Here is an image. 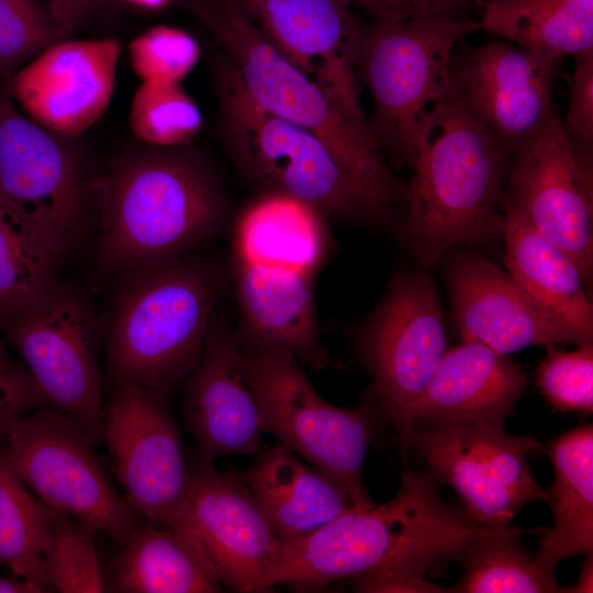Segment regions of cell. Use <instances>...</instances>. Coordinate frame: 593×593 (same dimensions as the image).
<instances>
[{"instance_id": "1", "label": "cell", "mask_w": 593, "mask_h": 593, "mask_svg": "<svg viewBox=\"0 0 593 593\" xmlns=\"http://www.w3.org/2000/svg\"><path fill=\"white\" fill-rule=\"evenodd\" d=\"M491 528L449 506L434 477L406 472L389 502L353 506L312 534L283 544L260 592L278 584L322 589L400 564L430 569L465 550Z\"/></svg>"}, {"instance_id": "2", "label": "cell", "mask_w": 593, "mask_h": 593, "mask_svg": "<svg viewBox=\"0 0 593 593\" xmlns=\"http://www.w3.org/2000/svg\"><path fill=\"white\" fill-rule=\"evenodd\" d=\"M322 213L292 195L267 191L242 213L232 254L236 294L254 354L287 349L322 368L314 278L326 254Z\"/></svg>"}, {"instance_id": "3", "label": "cell", "mask_w": 593, "mask_h": 593, "mask_svg": "<svg viewBox=\"0 0 593 593\" xmlns=\"http://www.w3.org/2000/svg\"><path fill=\"white\" fill-rule=\"evenodd\" d=\"M511 158L449 87L422 126L407 193L405 234L422 265L434 266L457 244L503 233Z\"/></svg>"}, {"instance_id": "4", "label": "cell", "mask_w": 593, "mask_h": 593, "mask_svg": "<svg viewBox=\"0 0 593 593\" xmlns=\"http://www.w3.org/2000/svg\"><path fill=\"white\" fill-rule=\"evenodd\" d=\"M100 262L132 271L177 258L216 230L221 202L204 169L171 150L122 158L97 183Z\"/></svg>"}, {"instance_id": "5", "label": "cell", "mask_w": 593, "mask_h": 593, "mask_svg": "<svg viewBox=\"0 0 593 593\" xmlns=\"http://www.w3.org/2000/svg\"><path fill=\"white\" fill-rule=\"evenodd\" d=\"M248 94L268 111L323 139L387 214L400 198L368 125L348 115L313 79L281 55L232 0H191Z\"/></svg>"}, {"instance_id": "6", "label": "cell", "mask_w": 593, "mask_h": 593, "mask_svg": "<svg viewBox=\"0 0 593 593\" xmlns=\"http://www.w3.org/2000/svg\"><path fill=\"white\" fill-rule=\"evenodd\" d=\"M128 272L108 332L111 377L167 393L200 361L214 289L178 257Z\"/></svg>"}, {"instance_id": "7", "label": "cell", "mask_w": 593, "mask_h": 593, "mask_svg": "<svg viewBox=\"0 0 593 593\" xmlns=\"http://www.w3.org/2000/svg\"><path fill=\"white\" fill-rule=\"evenodd\" d=\"M216 86L227 152L247 177L322 214L358 220L385 215L323 139L258 104L227 59L219 67Z\"/></svg>"}, {"instance_id": "8", "label": "cell", "mask_w": 593, "mask_h": 593, "mask_svg": "<svg viewBox=\"0 0 593 593\" xmlns=\"http://www.w3.org/2000/svg\"><path fill=\"white\" fill-rule=\"evenodd\" d=\"M479 22L452 15L377 20L365 32L358 66L373 103L372 138L393 158L413 166L429 112L448 93L457 44Z\"/></svg>"}, {"instance_id": "9", "label": "cell", "mask_w": 593, "mask_h": 593, "mask_svg": "<svg viewBox=\"0 0 593 593\" xmlns=\"http://www.w3.org/2000/svg\"><path fill=\"white\" fill-rule=\"evenodd\" d=\"M96 443L70 415L40 409L18 418L0 444L41 502L91 525L122 547L138 526L136 512L112 483Z\"/></svg>"}, {"instance_id": "10", "label": "cell", "mask_w": 593, "mask_h": 593, "mask_svg": "<svg viewBox=\"0 0 593 593\" xmlns=\"http://www.w3.org/2000/svg\"><path fill=\"white\" fill-rule=\"evenodd\" d=\"M259 398L265 433L337 480L355 506L372 503L362 480L365 458L374 437L372 412L325 401L287 349L247 356Z\"/></svg>"}, {"instance_id": "11", "label": "cell", "mask_w": 593, "mask_h": 593, "mask_svg": "<svg viewBox=\"0 0 593 593\" xmlns=\"http://www.w3.org/2000/svg\"><path fill=\"white\" fill-rule=\"evenodd\" d=\"M413 448L436 479L454 489L478 524L510 526L533 501H545L533 478L528 455L540 448L529 435H512L502 424L462 423L415 429Z\"/></svg>"}, {"instance_id": "12", "label": "cell", "mask_w": 593, "mask_h": 593, "mask_svg": "<svg viewBox=\"0 0 593 593\" xmlns=\"http://www.w3.org/2000/svg\"><path fill=\"white\" fill-rule=\"evenodd\" d=\"M48 404L70 415L97 441L104 405L97 358V329L85 302L57 283L0 325Z\"/></svg>"}, {"instance_id": "13", "label": "cell", "mask_w": 593, "mask_h": 593, "mask_svg": "<svg viewBox=\"0 0 593 593\" xmlns=\"http://www.w3.org/2000/svg\"><path fill=\"white\" fill-rule=\"evenodd\" d=\"M360 349L373 398L401 443L407 411L447 350L440 302L426 272L405 271L392 281L362 331Z\"/></svg>"}, {"instance_id": "14", "label": "cell", "mask_w": 593, "mask_h": 593, "mask_svg": "<svg viewBox=\"0 0 593 593\" xmlns=\"http://www.w3.org/2000/svg\"><path fill=\"white\" fill-rule=\"evenodd\" d=\"M102 439L131 507L169 528L187 496L191 467L166 393L113 380Z\"/></svg>"}, {"instance_id": "15", "label": "cell", "mask_w": 593, "mask_h": 593, "mask_svg": "<svg viewBox=\"0 0 593 593\" xmlns=\"http://www.w3.org/2000/svg\"><path fill=\"white\" fill-rule=\"evenodd\" d=\"M85 193L81 163L69 138L24 116L0 91V202L60 256L79 231Z\"/></svg>"}, {"instance_id": "16", "label": "cell", "mask_w": 593, "mask_h": 593, "mask_svg": "<svg viewBox=\"0 0 593 593\" xmlns=\"http://www.w3.org/2000/svg\"><path fill=\"white\" fill-rule=\"evenodd\" d=\"M169 529L182 537L221 584L260 592L282 542L242 474L213 462L191 467L187 496Z\"/></svg>"}, {"instance_id": "17", "label": "cell", "mask_w": 593, "mask_h": 593, "mask_svg": "<svg viewBox=\"0 0 593 593\" xmlns=\"http://www.w3.org/2000/svg\"><path fill=\"white\" fill-rule=\"evenodd\" d=\"M504 201L578 266L593 273L592 171L566 136L555 111L534 138L512 154Z\"/></svg>"}, {"instance_id": "18", "label": "cell", "mask_w": 593, "mask_h": 593, "mask_svg": "<svg viewBox=\"0 0 593 593\" xmlns=\"http://www.w3.org/2000/svg\"><path fill=\"white\" fill-rule=\"evenodd\" d=\"M561 57L506 41L452 57L450 89L511 155L556 111L552 94Z\"/></svg>"}, {"instance_id": "19", "label": "cell", "mask_w": 593, "mask_h": 593, "mask_svg": "<svg viewBox=\"0 0 593 593\" xmlns=\"http://www.w3.org/2000/svg\"><path fill=\"white\" fill-rule=\"evenodd\" d=\"M260 34L318 83L354 120L368 125L356 68L366 30L347 0H232Z\"/></svg>"}, {"instance_id": "20", "label": "cell", "mask_w": 593, "mask_h": 593, "mask_svg": "<svg viewBox=\"0 0 593 593\" xmlns=\"http://www.w3.org/2000/svg\"><path fill=\"white\" fill-rule=\"evenodd\" d=\"M119 59L114 38L58 41L11 76L9 94L43 127L75 137L108 109Z\"/></svg>"}, {"instance_id": "21", "label": "cell", "mask_w": 593, "mask_h": 593, "mask_svg": "<svg viewBox=\"0 0 593 593\" xmlns=\"http://www.w3.org/2000/svg\"><path fill=\"white\" fill-rule=\"evenodd\" d=\"M454 318L462 342L504 355L535 345L586 344L539 307L508 272L485 257L463 251L446 266Z\"/></svg>"}, {"instance_id": "22", "label": "cell", "mask_w": 593, "mask_h": 593, "mask_svg": "<svg viewBox=\"0 0 593 593\" xmlns=\"http://www.w3.org/2000/svg\"><path fill=\"white\" fill-rule=\"evenodd\" d=\"M184 415L202 461L256 456L262 449V412L247 356L215 326L188 377Z\"/></svg>"}, {"instance_id": "23", "label": "cell", "mask_w": 593, "mask_h": 593, "mask_svg": "<svg viewBox=\"0 0 593 593\" xmlns=\"http://www.w3.org/2000/svg\"><path fill=\"white\" fill-rule=\"evenodd\" d=\"M521 367L485 345L462 342L447 349L430 381L410 406L401 445L418 428L449 424H502L526 387Z\"/></svg>"}, {"instance_id": "24", "label": "cell", "mask_w": 593, "mask_h": 593, "mask_svg": "<svg viewBox=\"0 0 593 593\" xmlns=\"http://www.w3.org/2000/svg\"><path fill=\"white\" fill-rule=\"evenodd\" d=\"M242 477L282 544L312 534L355 506L337 480L306 466L280 443L261 449Z\"/></svg>"}, {"instance_id": "25", "label": "cell", "mask_w": 593, "mask_h": 593, "mask_svg": "<svg viewBox=\"0 0 593 593\" xmlns=\"http://www.w3.org/2000/svg\"><path fill=\"white\" fill-rule=\"evenodd\" d=\"M503 209L508 275L539 307L592 344L593 307L578 266L505 201Z\"/></svg>"}, {"instance_id": "26", "label": "cell", "mask_w": 593, "mask_h": 593, "mask_svg": "<svg viewBox=\"0 0 593 593\" xmlns=\"http://www.w3.org/2000/svg\"><path fill=\"white\" fill-rule=\"evenodd\" d=\"M553 482L546 490L552 527L539 540L538 560L555 569L564 558L593 549V427L584 424L548 446Z\"/></svg>"}, {"instance_id": "27", "label": "cell", "mask_w": 593, "mask_h": 593, "mask_svg": "<svg viewBox=\"0 0 593 593\" xmlns=\"http://www.w3.org/2000/svg\"><path fill=\"white\" fill-rule=\"evenodd\" d=\"M159 526V525H158ZM137 526L113 563V585L124 593H213L222 584L174 530Z\"/></svg>"}, {"instance_id": "28", "label": "cell", "mask_w": 593, "mask_h": 593, "mask_svg": "<svg viewBox=\"0 0 593 593\" xmlns=\"http://www.w3.org/2000/svg\"><path fill=\"white\" fill-rule=\"evenodd\" d=\"M480 30L562 57L593 49V0H484Z\"/></svg>"}, {"instance_id": "29", "label": "cell", "mask_w": 593, "mask_h": 593, "mask_svg": "<svg viewBox=\"0 0 593 593\" xmlns=\"http://www.w3.org/2000/svg\"><path fill=\"white\" fill-rule=\"evenodd\" d=\"M525 529L491 528L462 553L465 567L451 592L458 593H555L561 592L555 569L529 555L519 542Z\"/></svg>"}, {"instance_id": "30", "label": "cell", "mask_w": 593, "mask_h": 593, "mask_svg": "<svg viewBox=\"0 0 593 593\" xmlns=\"http://www.w3.org/2000/svg\"><path fill=\"white\" fill-rule=\"evenodd\" d=\"M51 508L11 467L0 444V563L40 589L52 592L45 569Z\"/></svg>"}, {"instance_id": "31", "label": "cell", "mask_w": 593, "mask_h": 593, "mask_svg": "<svg viewBox=\"0 0 593 593\" xmlns=\"http://www.w3.org/2000/svg\"><path fill=\"white\" fill-rule=\"evenodd\" d=\"M58 258L25 219L0 202V325L58 283Z\"/></svg>"}, {"instance_id": "32", "label": "cell", "mask_w": 593, "mask_h": 593, "mask_svg": "<svg viewBox=\"0 0 593 593\" xmlns=\"http://www.w3.org/2000/svg\"><path fill=\"white\" fill-rule=\"evenodd\" d=\"M96 533L91 525L51 508L45 548V569L51 591H105V579L94 544Z\"/></svg>"}, {"instance_id": "33", "label": "cell", "mask_w": 593, "mask_h": 593, "mask_svg": "<svg viewBox=\"0 0 593 593\" xmlns=\"http://www.w3.org/2000/svg\"><path fill=\"white\" fill-rule=\"evenodd\" d=\"M202 114L180 82L143 81L135 91L128 122L135 137L168 148L188 144L202 127Z\"/></svg>"}, {"instance_id": "34", "label": "cell", "mask_w": 593, "mask_h": 593, "mask_svg": "<svg viewBox=\"0 0 593 593\" xmlns=\"http://www.w3.org/2000/svg\"><path fill=\"white\" fill-rule=\"evenodd\" d=\"M69 31L34 0H0V74L13 70Z\"/></svg>"}, {"instance_id": "35", "label": "cell", "mask_w": 593, "mask_h": 593, "mask_svg": "<svg viewBox=\"0 0 593 593\" xmlns=\"http://www.w3.org/2000/svg\"><path fill=\"white\" fill-rule=\"evenodd\" d=\"M547 354L536 368L537 387L553 411L593 412V346L581 344L571 351L546 345Z\"/></svg>"}, {"instance_id": "36", "label": "cell", "mask_w": 593, "mask_h": 593, "mask_svg": "<svg viewBox=\"0 0 593 593\" xmlns=\"http://www.w3.org/2000/svg\"><path fill=\"white\" fill-rule=\"evenodd\" d=\"M133 70L142 81L180 82L198 64L201 49L184 31L166 25L152 27L128 47Z\"/></svg>"}, {"instance_id": "37", "label": "cell", "mask_w": 593, "mask_h": 593, "mask_svg": "<svg viewBox=\"0 0 593 593\" xmlns=\"http://www.w3.org/2000/svg\"><path fill=\"white\" fill-rule=\"evenodd\" d=\"M563 131L581 164L591 170L593 149V49L574 56Z\"/></svg>"}, {"instance_id": "38", "label": "cell", "mask_w": 593, "mask_h": 593, "mask_svg": "<svg viewBox=\"0 0 593 593\" xmlns=\"http://www.w3.org/2000/svg\"><path fill=\"white\" fill-rule=\"evenodd\" d=\"M48 404L26 367L0 340V443L21 416Z\"/></svg>"}, {"instance_id": "39", "label": "cell", "mask_w": 593, "mask_h": 593, "mask_svg": "<svg viewBox=\"0 0 593 593\" xmlns=\"http://www.w3.org/2000/svg\"><path fill=\"white\" fill-rule=\"evenodd\" d=\"M427 568L400 564L355 578L354 589L369 593H438L446 592L425 579Z\"/></svg>"}, {"instance_id": "40", "label": "cell", "mask_w": 593, "mask_h": 593, "mask_svg": "<svg viewBox=\"0 0 593 593\" xmlns=\"http://www.w3.org/2000/svg\"><path fill=\"white\" fill-rule=\"evenodd\" d=\"M371 12L377 20L452 15L471 0H347Z\"/></svg>"}, {"instance_id": "41", "label": "cell", "mask_w": 593, "mask_h": 593, "mask_svg": "<svg viewBox=\"0 0 593 593\" xmlns=\"http://www.w3.org/2000/svg\"><path fill=\"white\" fill-rule=\"evenodd\" d=\"M98 0H51L57 20L69 31Z\"/></svg>"}, {"instance_id": "42", "label": "cell", "mask_w": 593, "mask_h": 593, "mask_svg": "<svg viewBox=\"0 0 593 593\" xmlns=\"http://www.w3.org/2000/svg\"><path fill=\"white\" fill-rule=\"evenodd\" d=\"M593 560L592 552L588 553L579 575L578 582L570 588H562L561 592L588 593L593 590Z\"/></svg>"}, {"instance_id": "43", "label": "cell", "mask_w": 593, "mask_h": 593, "mask_svg": "<svg viewBox=\"0 0 593 593\" xmlns=\"http://www.w3.org/2000/svg\"><path fill=\"white\" fill-rule=\"evenodd\" d=\"M38 588L19 578L0 577V593H38Z\"/></svg>"}, {"instance_id": "44", "label": "cell", "mask_w": 593, "mask_h": 593, "mask_svg": "<svg viewBox=\"0 0 593 593\" xmlns=\"http://www.w3.org/2000/svg\"><path fill=\"white\" fill-rule=\"evenodd\" d=\"M131 3L141 5L147 9H158L168 3L169 0H126Z\"/></svg>"}]
</instances>
